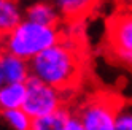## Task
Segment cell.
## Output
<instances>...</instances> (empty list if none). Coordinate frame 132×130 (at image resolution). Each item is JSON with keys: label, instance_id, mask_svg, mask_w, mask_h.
<instances>
[{"label": "cell", "instance_id": "6da1fadb", "mask_svg": "<svg viewBox=\"0 0 132 130\" xmlns=\"http://www.w3.org/2000/svg\"><path fill=\"white\" fill-rule=\"evenodd\" d=\"M30 75L61 92L78 82L83 73L81 46L78 40L62 36L61 43L43 51L30 62Z\"/></svg>", "mask_w": 132, "mask_h": 130}, {"label": "cell", "instance_id": "7a4b0ae2", "mask_svg": "<svg viewBox=\"0 0 132 130\" xmlns=\"http://www.w3.org/2000/svg\"><path fill=\"white\" fill-rule=\"evenodd\" d=\"M62 36L64 32L56 27H45L24 19L14 30L3 35V51L30 62L43 51L61 43Z\"/></svg>", "mask_w": 132, "mask_h": 130}, {"label": "cell", "instance_id": "3957f363", "mask_svg": "<svg viewBox=\"0 0 132 130\" xmlns=\"http://www.w3.org/2000/svg\"><path fill=\"white\" fill-rule=\"evenodd\" d=\"M122 103L110 95H96L78 106L77 114L86 130H116L118 111Z\"/></svg>", "mask_w": 132, "mask_h": 130}, {"label": "cell", "instance_id": "277c9868", "mask_svg": "<svg viewBox=\"0 0 132 130\" xmlns=\"http://www.w3.org/2000/svg\"><path fill=\"white\" fill-rule=\"evenodd\" d=\"M108 49L119 62L132 68V8L124 6L108 19Z\"/></svg>", "mask_w": 132, "mask_h": 130}, {"label": "cell", "instance_id": "5b68a950", "mask_svg": "<svg viewBox=\"0 0 132 130\" xmlns=\"http://www.w3.org/2000/svg\"><path fill=\"white\" fill-rule=\"evenodd\" d=\"M26 86H27V95L22 109L32 119L53 114L56 111L65 108L64 92L45 84L38 78L30 76L29 81L26 82Z\"/></svg>", "mask_w": 132, "mask_h": 130}, {"label": "cell", "instance_id": "8992f818", "mask_svg": "<svg viewBox=\"0 0 132 130\" xmlns=\"http://www.w3.org/2000/svg\"><path fill=\"white\" fill-rule=\"evenodd\" d=\"M30 63L10 52L0 55V84H26L30 78Z\"/></svg>", "mask_w": 132, "mask_h": 130}, {"label": "cell", "instance_id": "52a82bcc", "mask_svg": "<svg viewBox=\"0 0 132 130\" xmlns=\"http://www.w3.org/2000/svg\"><path fill=\"white\" fill-rule=\"evenodd\" d=\"M24 17L26 21H30L45 27H56V29H59V24L62 21V16L56 3H50V2H35L27 5L24 8Z\"/></svg>", "mask_w": 132, "mask_h": 130}, {"label": "cell", "instance_id": "ba28073f", "mask_svg": "<svg viewBox=\"0 0 132 130\" xmlns=\"http://www.w3.org/2000/svg\"><path fill=\"white\" fill-rule=\"evenodd\" d=\"M24 19V10L18 2H14V0H2L0 2V30L3 35L14 30Z\"/></svg>", "mask_w": 132, "mask_h": 130}, {"label": "cell", "instance_id": "9c48e42d", "mask_svg": "<svg viewBox=\"0 0 132 130\" xmlns=\"http://www.w3.org/2000/svg\"><path fill=\"white\" fill-rule=\"evenodd\" d=\"M26 95H27V86L26 84L0 86V106H2V111L21 109L24 106Z\"/></svg>", "mask_w": 132, "mask_h": 130}, {"label": "cell", "instance_id": "30bf717a", "mask_svg": "<svg viewBox=\"0 0 132 130\" xmlns=\"http://www.w3.org/2000/svg\"><path fill=\"white\" fill-rule=\"evenodd\" d=\"M70 116H72L70 111L67 108H62L53 114L34 119L30 130H65Z\"/></svg>", "mask_w": 132, "mask_h": 130}, {"label": "cell", "instance_id": "8fae6325", "mask_svg": "<svg viewBox=\"0 0 132 130\" xmlns=\"http://www.w3.org/2000/svg\"><path fill=\"white\" fill-rule=\"evenodd\" d=\"M56 6L65 19H78L91 10L92 3L88 0H57Z\"/></svg>", "mask_w": 132, "mask_h": 130}, {"label": "cell", "instance_id": "7c38bea8", "mask_svg": "<svg viewBox=\"0 0 132 130\" xmlns=\"http://www.w3.org/2000/svg\"><path fill=\"white\" fill-rule=\"evenodd\" d=\"M3 114V120L5 124L13 128V130H30L32 128V117L21 109H8V111H2Z\"/></svg>", "mask_w": 132, "mask_h": 130}, {"label": "cell", "instance_id": "4fadbf2b", "mask_svg": "<svg viewBox=\"0 0 132 130\" xmlns=\"http://www.w3.org/2000/svg\"><path fill=\"white\" fill-rule=\"evenodd\" d=\"M116 130H132V105H121L116 119Z\"/></svg>", "mask_w": 132, "mask_h": 130}, {"label": "cell", "instance_id": "5bb4252c", "mask_svg": "<svg viewBox=\"0 0 132 130\" xmlns=\"http://www.w3.org/2000/svg\"><path fill=\"white\" fill-rule=\"evenodd\" d=\"M65 130H86L83 125V122L78 119L77 114H72L70 119H69V122H67V127H65Z\"/></svg>", "mask_w": 132, "mask_h": 130}, {"label": "cell", "instance_id": "9a60e30c", "mask_svg": "<svg viewBox=\"0 0 132 130\" xmlns=\"http://www.w3.org/2000/svg\"><path fill=\"white\" fill-rule=\"evenodd\" d=\"M129 6H130V8H132V2H130V3H129Z\"/></svg>", "mask_w": 132, "mask_h": 130}]
</instances>
